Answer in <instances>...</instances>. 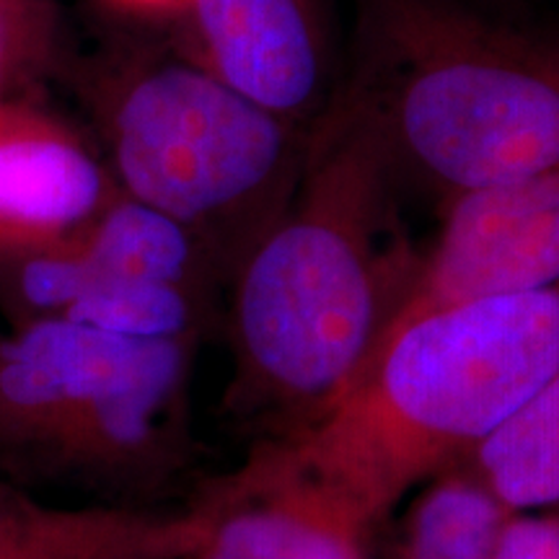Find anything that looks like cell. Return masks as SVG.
<instances>
[{"label": "cell", "instance_id": "cell-13", "mask_svg": "<svg viewBox=\"0 0 559 559\" xmlns=\"http://www.w3.org/2000/svg\"><path fill=\"white\" fill-rule=\"evenodd\" d=\"M213 313V290L169 283H107L83 296L62 319L130 337L200 342Z\"/></svg>", "mask_w": 559, "mask_h": 559}, {"label": "cell", "instance_id": "cell-7", "mask_svg": "<svg viewBox=\"0 0 559 559\" xmlns=\"http://www.w3.org/2000/svg\"><path fill=\"white\" fill-rule=\"evenodd\" d=\"M181 47L243 99L311 130L340 86L317 0H185Z\"/></svg>", "mask_w": 559, "mask_h": 559}, {"label": "cell", "instance_id": "cell-10", "mask_svg": "<svg viewBox=\"0 0 559 559\" xmlns=\"http://www.w3.org/2000/svg\"><path fill=\"white\" fill-rule=\"evenodd\" d=\"M198 502L207 534L187 559H370L373 534L293 485L213 479Z\"/></svg>", "mask_w": 559, "mask_h": 559}, {"label": "cell", "instance_id": "cell-5", "mask_svg": "<svg viewBox=\"0 0 559 559\" xmlns=\"http://www.w3.org/2000/svg\"><path fill=\"white\" fill-rule=\"evenodd\" d=\"M117 187L192 230L228 280L288 205L311 130L254 107L185 52L120 55L91 81Z\"/></svg>", "mask_w": 559, "mask_h": 559}, {"label": "cell", "instance_id": "cell-11", "mask_svg": "<svg viewBox=\"0 0 559 559\" xmlns=\"http://www.w3.org/2000/svg\"><path fill=\"white\" fill-rule=\"evenodd\" d=\"M510 513L559 508V370L466 459Z\"/></svg>", "mask_w": 559, "mask_h": 559}, {"label": "cell", "instance_id": "cell-12", "mask_svg": "<svg viewBox=\"0 0 559 559\" xmlns=\"http://www.w3.org/2000/svg\"><path fill=\"white\" fill-rule=\"evenodd\" d=\"M508 519L510 510L461 464L417 489L389 559H495Z\"/></svg>", "mask_w": 559, "mask_h": 559}, {"label": "cell", "instance_id": "cell-2", "mask_svg": "<svg viewBox=\"0 0 559 559\" xmlns=\"http://www.w3.org/2000/svg\"><path fill=\"white\" fill-rule=\"evenodd\" d=\"M559 370V283L402 321L324 412L236 477L317 495L368 534L466 459Z\"/></svg>", "mask_w": 559, "mask_h": 559}, {"label": "cell", "instance_id": "cell-14", "mask_svg": "<svg viewBox=\"0 0 559 559\" xmlns=\"http://www.w3.org/2000/svg\"><path fill=\"white\" fill-rule=\"evenodd\" d=\"M58 13L52 0H0V107L21 99L55 58Z\"/></svg>", "mask_w": 559, "mask_h": 559}, {"label": "cell", "instance_id": "cell-3", "mask_svg": "<svg viewBox=\"0 0 559 559\" xmlns=\"http://www.w3.org/2000/svg\"><path fill=\"white\" fill-rule=\"evenodd\" d=\"M345 86L402 181L440 202L559 169V34L461 0H360Z\"/></svg>", "mask_w": 559, "mask_h": 559}, {"label": "cell", "instance_id": "cell-4", "mask_svg": "<svg viewBox=\"0 0 559 559\" xmlns=\"http://www.w3.org/2000/svg\"><path fill=\"white\" fill-rule=\"evenodd\" d=\"M194 353L70 319L0 332V477L151 508L194 464Z\"/></svg>", "mask_w": 559, "mask_h": 559}, {"label": "cell", "instance_id": "cell-15", "mask_svg": "<svg viewBox=\"0 0 559 559\" xmlns=\"http://www.w3.org/2000/svg\"><path fill=\"white\" fill-rule=\"evenodd\" d=\"M495 559H559V508L510 513Z\"/></svg>", "mask_w": 559, "mask_h": 559}, {"label": "cell", "instance_id": "cell-16", "mask_svg": "<svg viewBox=\"0 0 559 559\" xmlns=\"http://www.w3.org/2000/svg\"><path fill=\"white\" fill-rule=\"evenodd\" d=\"M109 3L120 5L128 11H143V13H174L185 5V0H109Z\"/></svg>", "mask_w": 559, "mask_h": 559}, {"label": "cell", "instance_id": "cell-1", "mask_svg": "<svg viewBox=\"0 0 559 559\" xmlns=\"http://www.w3.org/2000/svg\"><path fill=\"white\" fill-rule=\"evenodd\" d=\"M394 158L340 86L311 128L296 192L230 283L226 415L267 438L324 412L360 373L415 277Z\"/></svg>", "mask_w": 559, "mask_h": 559}, {"label": "cell", "instance_id": "cell-6", "mask_svg": "<svg viewBox=\"0 0 559 559\" xmlns=\"http://www.w3.org/2000/svg\"><path fill=\"white\" fill-rule=\"evenodd\" d=\"M555 283L559 169H549L445 200L443 226L432 247L419 254L415 277L386 332L443 306L539 290Z\"/></svg>", "mask_w": 559, "mask_h": 559}, {"label": "cell", "instance_id": "cell-9", "mask_svg": "<svg viewBox=\"0 0 559 559\" xmlns=\"http://www.w3.org/2000/svg\"><path fill=\"white\" fill-rule=\"evenodd\" d=\"M207 510L60 506L0 477V559H187L205 539Z\"/></svg>", "mask_w": 559, "mask_h": 559}, {"label": "cell", "instance_id": "cell-8", "mask_svg": "<svg viewBox=\"0 0 559 559\" xmlns=\"http://www.w3.org/2000/svg\"><path fill=\"white\" fill-rule=\"evenodd\" d=\"M117 192L107 160L73 128L26 99L0 107V243L75 239Z\"/></svg>", "mask_w": 559, "mask_h": 559}]
</instances>
